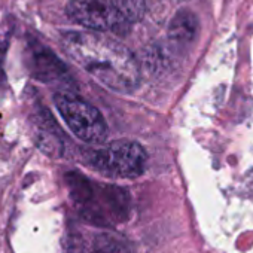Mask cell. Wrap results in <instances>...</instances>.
<instances>
[{
    "instance_id": "obj_1",
    "label": "cell",
    "mask_w": 253,
    "mask_h": 253,
    "mask_svg": "<svg viewBox=\"0 0 253 253\" xmlns=\"http://www.w3.org/2000/svg\"><path fill=\"white\" fill-rule=\"evenodd\" d=\"M69 55L103 86L131 92L140 82L139 63L130 49L103 33H70L64 39Z\"/></svg>"
},
{
    "instance_id": "obj_2",
    "label": "cell",
    "mask_w": 253,
    "mask_h": 253,
    "mask_svg": "<svg viewBox=\"0 0 253 253\" xmlns=\"http://www.w3.org/2000/svg\"><path fill=\"white\" fill-rule=\"evenodd\" d=\"M54 103L78 139L94 145L104 142L107 136V125L103 115L92 104L69 92L55 94Z\"/></svg>"
},
{
    "instance_id": "obj_3",
    "label": "cell",
    "mask_w": 253,
    "mask_h": 253,
    "mask_svg": "<svg viewBox=\"0 0 253 253\" xmlns=\"http://www.w3.org/2000/svg\"><path fill=\"white\" fill-rule=\"evenodd\" d=\"M91 164L106 176L136 179L145 171L146 152L136 142H113L103 149L91 152Z\"/></svg>"
},
{
    "instance_id": "obj_4",
    "label": "cell",
    "mask_w": 253,
    "mask_h": 253,
    "mask_svg": "<svg viewBox=\"0 0 253 253\" xmlns=\"http://www.w3.org/2000/svg\"><path fill=\"white\" fill-rule=\"evenodd\" d=\"M66 14L72 21L94 32L124 33L131 23L109 0H70Z\"/></svg>"
},
{
    "instance_id": "obj_5",
    "label": "cell",
    "mask_w": 253,
    "mask_h": 253,
    "mask_svg": "<svg viewBox=\"0 0 253 253\" xmlns=\"http://www.w3.org/2000/svg\"><path fill=\"white\" fill-rule=\"evenodd\" d=\"M30 70L35 78L45 82L63 81L67 76L64 64L46 48L38 46L30 54Z\"/></svg>"
},
{
    "instance_id": "obj_6",
    "label": "cell",
    "mask_w": 253,
    "mask_h": 253,
    "mask_svg": "<svg viewBox=\"0 0 253 253\" xmlns=\"http://www.w3.org/2000/svg\"><path fill=\"white\" fill-rule=\"evenodd\" d=\"M198 32V20L195 14L188 9L179 11L169 27V36L176 43H189L194 41Z\"/></svg>"
},
{
    "instance_id": "obj_7",
    "label": "cell",
    "mask_w": 253,
    "mask_h": 253,
    "mask_svg": "<svg viewBox=\"0 0 253 253\" xmlns=\"http://www.w3.org/2000/svg\"><path fill=\"white\" fill-rule=\"evenodd\" d=\"M133 24L145 15L146 0H109Z\"/></svg>"
},
{
    "instance_id": "obj_8",
    "label": "cell",
    "mask_w": 253,
    "mask_h": 253,
    "mask_svg": "<svg viewBox=\"0 0 253 253\" xmlns=\"http://www.w3.org/2000/svg\"><path fill=\"white\" fill-rule=\"evenodd\" d=\"M92 253H126V250L115 238L109 235H101L95 238Z\"/></svg>"
}]
</instances>
